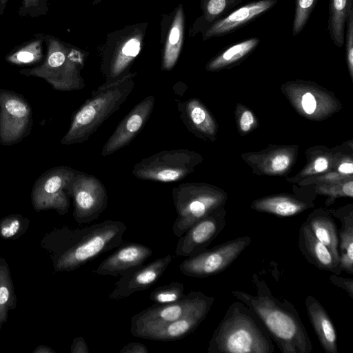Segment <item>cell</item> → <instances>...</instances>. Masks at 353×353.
<instances>
[{"label":"cell","instance_id":"obj_1","mask_svg":"<svg viewBox=\"0 0 353 353\" xmlns=\"http://www.w3.org/2000/svg\"><path fill=\"white\" fill-rule=\"evenodd\" d=\"M126 230L125 223L110 219L82 228L63 225L46 233L40 247L55 272H71L122 245Z\"/></svg>","mask_w":353,"mask_h":353},{"label":"cell","instance_id":"obj_2","mask_svg":"<svg viewBox=\"0 0 353 353\" xmlns=\"http://www.w3.org/2000/svg\"><path fill=\"white\" fill-rule=\"evenodd\" d=\"M256 294L232 290L258 317L281 353H311L310 336L294 305L288 300L275 296L267 283L256 273L252 276Z\"/></svg>","mask_w":353,"mask_h":353},{"label":"cell","instance_id":"obj_3","mask_svg":"<svg viewBox=\"0 0 353 353\" xmlns=\"http://www.w3.org/2000/svg\"><path fill=\"white\" fill-rule=\"evenodd\" d=\"M209 353H273L275 346L258 317L242 301L230 305L209 341Z\"/></svg>","mask_w":353,"mask_h":353},{"label":"cell","instance_id":"obj_4","mask_svg":"<svg viewBox=\"0 0 353 353\" xmlns=\"http://www.w3.org/2000/svg\"><path fill=\"white\" fill-rule=\"evenodd\" d=\"M134 77L135 74H128L94 90L90 97L74 113L61 144L69 145L86 141L128 99L134 87Z\"/></svg>","mask_w":353,"mask_h":353},{"label":"cell","instance_id":"obj_5","mask_svg":"<svg viewBox=\"0 0 353 353\" xmlns=\"http://www.w3.org/2000/svg\"><path fill=\"white\" fill-rule=\"evenodd\" d=\"M172 196L176 212L172 232L179 238L195 223L225 203L223 194L198 183H181L172 188Z\"/></svg>","mask_w":353,"mask_h":353},{"label":"cell","instance_id":"obj_6","mask_svg":"<svg viewBox=\"0 0 353 353\" xmlns=\"http://www.w3.org/2000/svg\"><path fill=\"white\" fill-rule=\"evenodd\" d=\"M83 59L80 53L73 50L68 52L56 41L50 43L44 62L30 69L19 71L25 76L39 77L58 91H74L85 87L80 70Z\"/></svg>","mask_w":353,"mask_h":353},{"label":"cell","instance_id":"obj_7","mask_svg":"<svg viewBox=\"0 0 353 353\" xmlns=\"http://www.w3.org/2000/svg\"><path fill=\"white\" fill-rule=\"evenodd\" d=\"M199 161V157L186 149L163 150L141 160L132 174L141 180L178 181L190 174Z\"/></svg>","mask_w":353,"mask_h":353},{"label":"cell","instance_id":"obj_8","mask_svg":"<svg viewBox=\"0 0 353 353\" xmlns=\"http://www.w3.org/2000/svg\"><path fill=\"white\" fill-rule=\"evenodd\" d=\"M72 168L61 165L47 170L35 181L31 191V203L36 212L54 210L59 215L67 214L70 197L67 187L77 172Z\"/></svg>","mask_w":353,"mask_h":353},{"label":"cell","instance_id":"obj_9","mask_svg":"<svg viewBox=\"0 0 353 353\" xmlns=\"http://www.w3.org/2000/svg\"><path fill=\"white\" fill-rule=\"evenodd\" d=\"M251 238L243 236L228 240L211 249L184 259L179 266L188 276L206 278L228 268L250 244Z\"/></svg>","mask_w":353,"mask_h":353},{"label":"cell","instance_id":"obj_10","mask_svg":"<svg viewBox=\"0 0 353 353\" xmlns=\"http://www.w3.org/2000/svg\"><path fill=\"white\" fill-rule=\"evenodd\" d=\"M73 201V217L79 225L90 223L100 216L108 206V192L97 177L77 171L67 187Z\"/></svg>","mask_w":353,"mask_h":353},{"label":"cell","instance_id":"obj_11","mask_svg":"<svg viewBox=\"0 0 353 353\" xmlns=\"http://www.w3.org/2000/svg\"><path fill=\"white\" fill-rule=\"evenodd\" d=\"M32 115L31 105L21 94L0 88V144L13 145L28 137Z\"/></svg>","mask_w":353,"mask_h":353},{"label":"cell","instance_id":"obj_12","mask_svg":"<svg viewBox=\"0 0 353 353\" xmlns=\"http://www.w3.org/2000/svg\"><path fill=\"white\" fill-rule=\"evenodd\" d=\"M215 298L191 291L176 302L147 307L132 316L130 328L161 325L181 319L203 307L212 306Z\"/></svg>","mask_w":353,"mask_h":353},{"label":"cell","instance_id":"obj_13","mask_svg":"<svg viewBox=\"0 0 353 353\" xmlns=\"http://www.w3.org/2000/svg\"><path fill=\"white\" fill-rule=\"evenodd\" d=\"M226 212L221 207L190 227L177 242L175 255L192 256L208 249L226 225Z\"/></svg>","mask_w":353,"mask_h":353},{"label":"cell","instance_id":"obj_14","mask_svg":"<svg viewBox=\"0 0 353 353\" xmlns=\"http://www.w3.org/2000/svg\"><path fill=\"white\" fill-rule=\"evenodd\" d=\"M172 259V256L168 254L147 265L127 272L116 282L113 290L108 295L109 299H124L132 294L148 289L163 276Z\"/></svg>","mask_w":353,"mask_h":353},{"label":"cell","instance_id":"obj_15","mask_svg":"<svg viewBox=\"0 0 353 353\" xmlns=\"http://www.w3.org/2000/svg\"><path fill=\"white\" fill-rule=\"evenodd\" d=\"M155 99L150 95L139 102L121 121L106 141L101 155L109 156L128 145L143 129L154 109Z\"/></svg>","mask_w":353,"mask_h":353},{"label":"cell","instance_id":"obj_16","mask_svg":"<svg viewBox=\"0 0 353 353\" xmlns=\"http://www.w3.org/2000/svg\"><path fill=\"white\" fill-rule=\"evenodd\" d=\"M211 307H203L170 323L130 328V333L136 337L148 340L164 342L179 340L194 332L205 319Z\"/></svg>","mask_w":353,"mask_h":353},{"label":"cell","instance_id":"obj_17","mask_svg":"<svg viewBox=\"0 0 353 353\" xmlns=\"http://www.w3.org/2000/svg\"><path fill=\"white\" fill-rule=\"evenodd\" d=\"M99 263L94 270L97 274L120 277L143 265L153 254L150 248L137 243H123Z\"/></svg>","mask_w":353,"mask_h":353},{"label":"cell","instance_id":"obj_18","mask_svg":"<svg viewBox=\"0 0 353 353\" xmlns=\"http://www.w3.org/2000/svg\"><path fill=\"white\" fill-rule=\"evenodd\" d=\"M277 2L278 0H259L247 3L214 21L205 32L204 38L220 37L234 32L268 11Z\"/></svg>","mask_w":353,"mask_h":353},{"label":"cell","instance_id":"obj_19","mask_svg":"<svg viewBox=\"0 0 353 353\" xmlns=\"http://www.w3.org/2000/svg\"><path fill=\"white\" fill-rule=\"evenodd\" d=\"M298 247L305 260L318 269L341 275L342 270L329 249L319 241L305 221L300 227Z\"/></svg>","mask_w":353,"mask_h":353},{"label":"cell","instance_id":"obj_20","mask_svg":"<svg viewBox=\"0 0 353 353\" xmlns=\"http://www.w3.org/2000/svg\"><path fill=\"white\" fill-rule=\"evenodd\" d=\"M305 303L309 320L322 348L326 353H338L336 332L326 310L312 295L306 296Z\"/></svg>","mask_w":353,"mask_h":353},{"label":"cell","instance_id":"obj_21","mask_svg":"<svg viewBox=\"0 0 353 353\" xmlns=\"http://www.w3.org/2000/svg\"><path fill=\"white\" fill-rule=\"evenodd\" d=\"M305 222L314 236L339 261V229L330 214L324 210H316L307 216Z\"/></svg>","mask_w":353,"mask_h":353},{"label":"cell","instance_id":"obj_22","mask_svg":"<svg viewBox=\"0 0 353 353\" xmlns=\"http://www.w3.org/2000/svg\"><path fill=\"white\" fill-rule=\"evenodd\" d=\"M177 108L181 121L194 134L212 135L214 132L213 120L206 108L196 99L179 101Z\"/></svg>","mask_w":353,"mask_h":353},{"label":"cell","instance_id":"obj_23","mask_svg":"<svg viewBox=\"0 0 353 353\" xmlns=\"http://www.w3.org/2000/svg\"><path fill=\"white\" fill-rule=\"evenodd\" d=\"M341 221L339 230V263L342 271L353 274V210L328 211Z\"/></svg>","mask_w":353,"mask_h":353},{"label":"cell","instance_id":"obj_24","mask_svg":"<svg viewBox=\"0 0 353 353\" xmlns=\"http://www.w3.org/2000/svg\"><path fill=\"white\" fill-rule=\"evenodd\" d=\"M141 38L134 36L128 39L117 50L110 62L105 74V83L116 81L125 75V72L130 64L139 54L141 50Z\"/></svg>","mask_w":353,"mask_h":353},{"label":"cell","instance_id":"obj_25","mask_svg":"<svg viewBox=\"0 0 353 353\" xmlns=\"http://www.w3.org/2000/svg\"><path fill=\"white\" fill-rule=\"evenodd\" d=\"M310 205L288 196H274L255 201L252 208L258 212L272 214L278 216H290L299 214Z\"/></svg>","mask_w":353,"mask_h":353},{"label":"cell","instance_id":"obj_26","mask_svg":"<svg viewBox=\"0 0 353 353\" xmlns=\"http://www.w3.org/2000/svg\"><path fill=\"white\" fill-rule=\"evenodd\" d=\"M184 30L183 8L179 6L173 19L164 48L162 68L171 70L175 65L181 51Z\"/></svg>","mask_w":353,"mask_h":353},{"label":"cell","instance_id":"obj_27","mask_svg":"<svg viewBox=\"0 0 353 353\" xmlns=\"http://www.w3.org/2000/svg\"><path fill=\"white\" fill-rule=\"evenodd\" d=\"M260 39L252 37L228 46L207 65L208 70H216L242 60L259 44Z\"/></svg>","mask_w":353,"mask_h":353},{"label":"cell","instance_id":"obj_28","mask_svg":"<svg viewBox=\"0 0 353 353\" xmlns=\"http://www.w3.org/2000/svg\"><path fill=\"white\" fill-rule=\"evenodd\" d=\"M17 303L10 268L6 259L0 256V330L8 321L9 312L16 308Z\"/></svg>","mask_w":353,"mask_h":353},{"label":"cell","instance_id":"obj_29","mask_svg":"<svg viewBox=\"0 0 353 353\" xmlns=\"http://www.w3.org/2000/svg\"><path fill=\"white\" fill-rule=\"evenodd\" d=\"M352 1L353 0H330L328 30L336 47L344 45L345 23Z\"/></svg>","mask_w":353,"mask_h":353},{"label":"cell","instance_id":"obj_30","mask_svg":"<svg viewBox=\"0 0 353 353\" xmlns=\"http://www.w3.org/2000/svg\"><path fill=\"white\" fill-rule=\"evenodd\" d=\"M30 220L21 214H8L0 219V237L6 240L19 239L28 229Z\"/></svg>","mask_w":353,"mask_h":353},{"label":"cell","instance_id":"obj_31","mask_svg":"<svg viewBox=\"0 0 353 353\" xmlns=\"http://www.w3.org/2000/svg\"><path fill=\"white\" fill-rule=\"evenodd\" d=\"M185 288L182 283L172 281L155 288L150 294V299L157 305L176 302L185 295Z\"/></svg>","mask_w":353,"mask_h":353},{"label":"cell","instance_id":"obj_32","mask_svg":"<svg viewBox=\"0 0 353 353\" xmlns=\"http://www.w3.org/2000/svg\"><path fill=\"white\" fill-rule=\"evenodd\" d=\"M243 0H204L203 12L205 19L214 22L224 16Z\"/></svg>","mask_w":353,"mask_h":353},{"label":"cell","instance_id":"obj_33","mask_svg":"<svg viewBox=\"0 0 353 353\" xmlns=\"http://www.w3.org/2000/svg\"><path fill=\"white\" fill-rule=\"evenodd\" d=\"M317 0H296L292 36L299 34L307 24Z\"/></svg>","mask_w":353,"mask_h":353},{"label":"cell","instance_id":"obj_34","mask_svg":"<svg viewBox=\"0 0 353 353\" xmlns=\"http://www.w3.org/2000/svg\"><path fill=\"white\" fill-rule=\"evenodd\" d=\"M346 32H345V42L346 51V61L350 75H353V1L350 4L347 18L346 20Z\"/></svg>","mask_w":353,"mask_h":353},{"label":"cell","instance_id":"obj_35","mask_svg":"<svg viewBox=\"0 0 353 353\" xmlns=\"http://www.w3.org/2000/svg\"><path fill=\"white\" fill-rule=\"evenodd\" d=\"M41 57L39 44H31L10 56L8 61L15 64H25L35 62Z\"/></svg>","mask_w":353,"mask_h":353},{"label":"cell","instance_id":"obj_36","mask_svg":"<svg viewBox=\"0 0 353 353\" xmlns=\"http://www.w3.org/2000/svg\"><path fill=\"white\" fill-rule=\"evenodd\" d=\"M330 281L333 285L344 290L351 299H353V279L343 278L339 275L332 274L330 276Z\"/></svg>","mask_w":353,"mask_h":353},{"label":"cell","instance_id":"obj_37","mask_svg":"<svg viewBox=\"0 0 353 353\" xmlns=\"http://www.w3.org/2000/svg\"><path fill=\"white\" fill-rule=\"evenodd\" d=\"M119 353H148V348L139 342H129L119 352Z\"/></svg>","mask_w":353,"mask_h":353},{"label":"cell","instance_id":"obj_38","mask_svg":"<svg viewBox=\"0 0 353 353\" xmlns=\"http://www.w3.org/2000/svg\"><path fill=\"white\" fill-rule=\"evenodd\" d=\"M290 164V159L287 155L280 154L275 157L271 163V168L274 172L285 170Z\"/></svg>","mask_w":353,"mask_h":353},{"label":"cell","instance_id":"obj_39","mask_svg":"<svg viewBox=\"0 0 353 353\" xmlns=\"http://www.w3.org/2000/svg\"><path fill=\"white\" fill-rule=\"evenodd\" d=\"M302 106L305 113L312 114L316 106L315 97L310 92H306L302 97Z\"/></svg>","mask_w":353,"mask_h":353},{"label":"cell","instance_id":"obj_40","mask_svg":"<svg viewBox=\"0 0 353 353\" xmlns=\"http://www.w3.org/2000/svg\"><path fill=\"white\" fill-rule=\"evenodd\" d=\"M71 353H89L88 345L82 336L75 337L70 347Z\"/></svg>","mask_w":353,"mask_h":353},{"label":"cell","instance_id":"obj_41","mask_svg":"<svg viewBox=\"0 0 353 353\" xmlns=\"http://www.w3.org/2000/svg\"><path fill=\"white\" fill-rule=\"evenodd\" d=\"M254 123V117L250 111H245L240 119V127L243 132L250 130Z\"/></svg>","mask_w":353,"mask_h":353},{"label":"cell","instance_id":"obj_42","mask_svg":"<svg viewBox=\"0 0 353 353\" xmlns=\"http://www.w3.org/2000/svg\"><path fill=\"white\" fill-rule=\"evenodd\" d=\"M328 162L324 157H319L314 163V170L316 172H321L327 168Z\"/></svg>","mask_w":353,"mask_h":353},{"label":"cell","instance_id":"obj_43","mask_svg":"<svg viewBox=\"0 0 353 353\" xmlns=\"http://www.w3.org/2000/svg\"><path fill=\"white\" fill-rule=\"evenodd\" d=\"M342 192L345 196H353V183L352 181L345 183L342 188Z\"/></svg>","mask_w":353,"mask_h":353},{"label":"cell","instance_id":"obj_44","mask_svg":"<svg viewBox=\"0 0 353 353\" xmlns=\"http://www.w3.org/2000/svg\"><path fill=\"white\" fill-rule=\"evenodd\" d=\"M339 170L342 173L352 174L353 164L352 163H344L339 166Z\"/></svg>","mask_w":353,"mask_h":353},{"label":"cell","instance_id":"obj_45","mask_svg":"<svg viewBox=\"0 0 353 353\" xmlns=\"http://www.w3.org/2000/svg\"><path fill=\"white\" fill-rule=\"evenodd\" d=\"M54 350H53L51 347L44 345H40L37 346L35 350L33 351V353H54Z\"/></svg>","mask_w":353,"mask_h":353},{"label":"cell","instance_id":"obj_46","mask_svg":"<svg viewBox=\"0 0 353 353\" xmlns=\"http://www.w3.org/2000/svg\"><path fill=\"white\" fill-rule=\"evenodd\" d=\"M43 0H23V6L26 8L38 6Z\"/></svg>","mask_w":353,"mask_h":353},{"label":"cell","instance_id":"obj_47","mask_svg":"<svg viewBox=\"0 0 353 353\" xmlns=\"http://www.w3.org/2000/svg\"><path fill=\"white\" fill-rule=\"evenodd\" d=\"M6 1V0H1V1Z\"/></svg>","mask_w":353,"mask_h":353}]
</instances>
